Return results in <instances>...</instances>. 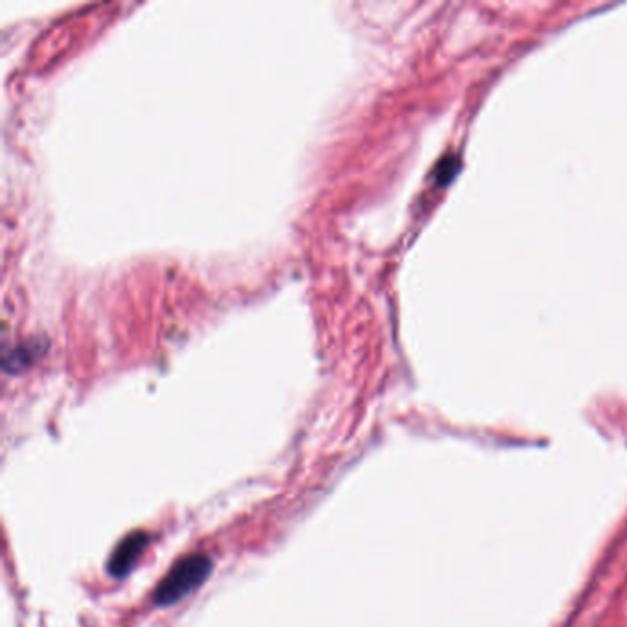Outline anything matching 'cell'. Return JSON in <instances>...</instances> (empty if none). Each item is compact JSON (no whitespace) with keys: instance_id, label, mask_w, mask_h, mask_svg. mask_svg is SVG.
Wrapping results in <instances>:
<instances>
[{"instance_id":"6da1fadb","label":"cell","mask_w":627,"mask_h":627,"mask_svg":"<svg viewBox=\"0 0 627 627\" xmlns=\"http://www.w3.org/2000/svg\"><path fill=\"white\" fill-rule=\"evenodd\" d=\"M214 563L206 554H190L179 559L153 591V602L160 607L177 604L195 593L212 574Z\"/></svg>"},{"instance_id":"7a4b0ae2","label":"cell","mask_w":627,"mask_h":627,"mask_svg":"<svg viewBox=\"0 0 627 627\" xmlns=\"http://www.w3.org/2000/svg\"><path fill=\"white\" fill-rule=\"evenodd\" d=\"M148 536L144 532H133L124 537L107 561V570L113 578H126L131 570L135 569L138 559L148 547Z\"/></svg>"},{"instance_id":"3957f363","label":"cell","mask_w":627,"mask_h":627,"mask_svg":"<svg viewBox=\"0 0 627 627\" xmlns=\"http://www.w3.org/2000/svg\"><path fill=\"white\" fill-rule=\"evenodd\" d=\"M460 168V160L455 155H449L440 160L436 168V181L440 184L449 183L455 177L456 171Z\"/></svg>"}]
</instances>
